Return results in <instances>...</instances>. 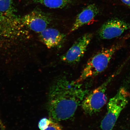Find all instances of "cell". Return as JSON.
Returning <instances> with one entry per match:
<instances>
[{"mask_svg":"<svg viewBox=\"0 0 130 130\" xmlns=\"http://www.w3.org/2000/svg\"><path fill=\"white\" fill-rule=\"evenodd\" d=\"M112 76L105 82L86 96L82 102V108L87 115H92L99 112L107 102L106 91L107 87L114 77Z\"/></svg>","mask_w":130,"mask_h":130,"instance_id":"277c9868","label":"cell"},{"mask_svg":"<svg viewBox=\"0 0 130 130\" xmlns=\"http://www.w3.org/2000/svg\"><path fill=\"white\" fill-rule=\"evenodd\" d=\"M130 96L127 89L122 87L110 99L107 105L106 114L101 122L100 130H113L122 110L127 104Z\"/></svg>","mask_w":130,"mask_h":130,"instance_id":"3957f363","label":"cell"},{"mask_svg":"<svg viewBox=\"0 0 130 130\" xmlns=\"http://www.w3.org/2000/svg\"><path fill=\"white\" fill-rule=\"evenodd\" d=\"M99 13V9L95 5L91 4L88 6L77 15L69 34L89 23L93 20Z\"/></svg>","mask_w":130,"mask_h":130,"instance_id":"9c48e42d","label":"cell"},{"mask_svg":"<svg viewBox=\"0 0 130 130\" xmlns=\"http://www.w3.org/2000/svg\"><path fill=\"white\" fill-rule=\"evenodd\" d=\"M51 121V119L50 118L49 119L45 118L42 119L39 122V129L40 130H44L46 129L49 126Z\"/></svg>","mask_w":130,"mask_h":130,"instance_id":"7c38bea8","label":"cell"},{"mask_svg":"<svg viewBox=\"0 0 130 130\" xmlns=\"http://www.w3.org/2000/svg\"><path fill=\"white\" fill-rule=\"evenodd\" d=\"M24 27L32 31L39 33L47 28L52 21L51 16L39 10H35L21 19Z\"/></svg>","mask_w":130,"mask_h":130,"instance_id":"8992f818","label":"cell"},{"mask_svg":"<svg viewBox=\"0 0 130 130\" xmlns=\"http://www.w3.org/2000/svg\"><path fill=\"white\" fill-rule=\"evenodd\" d=\"M130 29V24L117 19H110L102 25L98 34L100 38L109 40L116 38Z\"/></svg>","mask_w":130,"mask_h":130,"instance_id":"52a82bcc","label":"cell"},{"mask_svg":"<svg viewBox=\"0 0 130 130\" xmlns=\"http://www.w3.org/2000/svg\"><path fill=\"white\" fill-rule=\"evenodd\" d=\"M19 20L16 15L13 0H0V24L12 23Z\"/></svg>","mask_w":130,"mask_h":130,"instance_id":"30bf717a","label":"cell"},{"mask_svg":"<svg viewBox=\"0 0 130 130\" xmlns=\"http://www.w3.org/2000/svg\"><path fill=\"white\" fill-rule=\"evenodd\" d=\"M44 130H63L62 126L57 122L51 119L49 126Z\"/></svg>","mask_w":130,"mask_h":130,"instance_id":"4fadbf2b","label":"cell"},{"mask_svg":"<svg viewBox=\"0 0 130 130\" xmlns=\"http://www.w3.org/2000/svg\"><path fill=\"white\" fill-rule=\"evenodd\" d=\"M92 37V34L88 33L79 37L61 57V60L69 64L78 62L84 56Z\"/></svg>","mask_w":130,"mask_h":130,"instance_id":"5b68a950","label":"cell"},{"mask_svg":"<svg viewBox=\"0 0 130 130\" xmlns=\"http://www.w3.org/2000/svg\"><path fill=\"white\" fill-rule=\"evenodd\" d=\"M34 1L52 9L64 8L70 3L69 0H34Z\"/></svg>","mask_w":130,"mask_h":130,"instance_id":"8fae6325","label":"cell"},{"mask_svg":"<svg viewBox=\"0 0 130 130\" xmlns=\"http://www.w3.org/2000/svg\"><path fill=\"white\" fill-rule=\"evenodd\" d=\"M39 38L48 48L58 47L64 41L66 35L57 29L46 28L39 33Z\"/></svg>","mask_w":130,"mask_h":130,"instance_id":"ba28073f","label":"cell"},{"mask_svg":"<svg viewBox=\"0 0 130 130\" xmlns=\"http://www.w3.org/2000/svg\"><path fill=\"white\" fill-rule=\"evenodd\" d=\"M123 42L122 41L104 48L92 56L88 61L80 77L75 82L80 83L88 78L95 77L104 71L113 55L123 46Z\"/></svg>","mask_w":130,"mask_h":130,"instance_id":"7a4b0ae2","label":"cell"},{"mask_svg":"<svg viewBox=\"0 0 130 130\" xmlns=\"http://www.w3.org/2000/svg\"><path fill=\"white\" fill-rule=\"evenodd\" d=\"M121 1L125 4L130 6V0H121Z\"/></svg>","mask_w":130,"mask_h":130,"instance_id":"5bb4252c","label":"cell"},{"mask_svg":"<svg viewBox=\"0 0 130 130\" xmlns=\"http://www.w3.org/2000/svg\"><path fill=\"white\" fill-rule=\"evenodd\" d=\"M70 81L64 77L58 78L50 87L48 110L50 118L58 122L69 119L89 93L83 84Z\"/></svg>","mask_w":130,"mask_h":130,"instance_id":"6da1fadb","label":"cell"}]
</instances>
